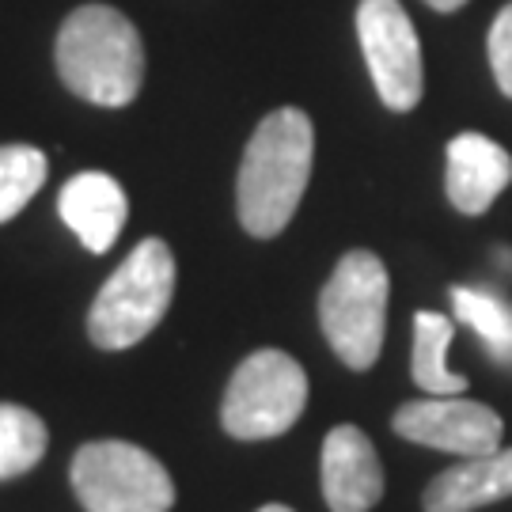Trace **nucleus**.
<instances>
[{"label": "nucleus", "mask_w": 512, "mask_h": 512, "mask_svg": "<svg viewBox=\"0 0 512 512\" xmlns=\"http://www.w3.org/2000/svg\"><path fill=\"white\" fill-rule=\"evenodd\" d=\"M315 129L296 107L270 110L247 141L236 179L239 224L255 239H274L289 228L311 179Z\"/></svg>", "instance_id": "f257e3e1"}, {"label": "nucleus", "mask_w": 512, "mask_h": 512, "mask_svg": "<svg viewBox=\"0 0 512 512\" xmlns=\"http://www.w3.org/2000/svg\"><path fill=\"white\" fill-rule=\"evenodd\" d=\"M57 73L65 88L95 107H126L145 80L137 27L110 4H84L57 31Z\"/></svg>", "instance_id": "f03ea898"}, {"label": "nucleus", "mask_w": 512, "mask_h": 512, "mask_svg": "<svg viewBox=\"0 0 512 512\" xmlns=\"http://www.w3.org/2000/svg\"><path fill=\"white\" fill-rule=\"evenodd\" d=\"M175 255L164 239H141L126 262L107 277L88 311V334L99 349H129L145 342L171 308Z\"/></svg>", "instance_id": "7ed1b4c3"}, {"label": "nucleus", "mask_w": 512, "mask_h": 512, "mask_svg": "<svg viewBox=\"0 0 512 512\" xmlns=\"http://www.w3.org/2000/svg\"><path fill=\"white\" fill-rule=\"evenodd\" d=\"M391 277L380 255L349 251L338 258L334 274L319 293V327L338 361L353 372H368L380 361L387 330Z\"/></svg>", "instance_id": "20e7f679"}, {"label": "nucleus", "mask_w": 512, "mask_h": 512, "mask_svg": "<svg viewBox=\"0 0 512 512\" xmlns=\"http://www.w3.org/2000/svg\"><path fill=\"white\" fill-rule=\"evenodd\" d=\"M308 406V372L285 349H255L228 380L220 425L236 440H270L289 433Z\"/></svg>", "instance_id": "39448f33"}, {"label": "nucleus", "mask_w": 512, "mask_h": 512, "mask_svg": "<svg viewBox=\"0 0 512 512\" xmlns=\"http://www.w3.org/2000/svg\"><path fill=\"white\" fill-rule=\"evenodd\" d=\"M76 501L88 512H171L175 482L160 459L129 440H92L69 467Z\"/></svg>", "instance_id": "423d86ee"}, {"label": "nucleus", "mask_w": 512, "mask_h": 512, "mask_svg": "<svg viewBox=\"0 0 512 512\" xmlns=\"http://www.w3.org/2000/svg\"><path fill=\"white\" fill-rule=\"evenodd\" d=\"M357 38L365 50L372 84L384 107L414 110L425 92V65L414 23L399 0H361L357 4Z\"/></svg>", "instance_id": "0eeeda50"}, {"label": "nucleus", "mask_w": 512, "mask_h": 512, "mask_svg": "<svg viewBox=\"0 0 512 512\" xmlns=\"http://www.w3.org/2000/svg\"><path fill=\"white\" fill-rule=\"evenodd\" d=\"M391 429L414 444L452 452L459 459L497 452L505 437V421L497 418V410L463 395H429L403 403L391 418Z\"/></svg>", "instance_id": "6e6552de"}, {"label": "nucleus", "mask_w": 512, "mask_h": 512, "mask_svg": "<svg viewBox=\"0 0 512 512\" xmlns=\"http://www.w3.org/2000/svg\"><path fill=\"white\" fill-rule=\"evenodd\" d=\"M323 501L330 512H368L384 497V467L357 425H334L323 440Z\"/></svg>", "instance_id": "1a4fd4ad"}, {"label": "nucleus", "mask_w": 512, "mask_h": 512, "mask_svg": "<svg viewBox=\"0 0 512 512\" xmlns=\"http://www.w3.org/2000/svg\"><path fill=\"white\" fill-rule=\"evenodd\" d=\"M57 213L92 255H107L126 228L129 202L126 190L118 186V179H110L107 171H80L61 186Z\"/></svg>", "instance_id": "9d476101"}, {"label": "nucleus", "mask_w": 512, "mask_h": 512, "mask_svg": "<svg viewBox=\"0 0 512 512\" xmlns=\"http://www.w3.org/2000/svg\"><path fill=\"white\" fill-rule=\"evenodd\" d=\"M512 183V156L486 133H459L448 141V202L459 213L478 217Z\"/></svg>", "instance_id": "9b49d317"}, {"label": "nucleus", "mask_w": 512, "mask_h": 512, "mask_svg": "<svg viewBox=\"0 0 512 512\" xmlns=\"http://www.w3.org/2000/svg\"><path fill=\"white\" fill-rule=\"evenodd\" d=\"M512 497V448H497L486 456H467L456 467L440 471L425 494V512H471Z\"/></svg>", "instance_id": "f8f14e48"}, {"label": "nucleus", "mask_w": 512, "mask_h": 512, "mask_svg": "<svg viewBox=\"0 0 512 512\" xmlns=\"http://www.w3.org/2000/svg\"><path fill=\"white\" fill-rule=\"evenodd\" d=\"M456 334V323L440 311H418L414 315V361L410 376L429 395H459L467 391V376L448 368V342Z\"/></svg>", "instance_id": "ddd939ff"}, {"label": "nucleus", "mask_w": 512, "mask_h": 512, "mask_svg": "<svg viewBox=\"0 0 512 512\" xmlns=\"http://www.w3.org/2000/svg\"><path fill=\"white\" fill-rule=\"evenodd\" d=\"M452 311L459 323L475 330L482 346L494 353L497 365L512 368V304L501 300L490 289H471V285H456L452 289Z\"/></svg>", "instance_id": "4468645a"}, {"label": "nucleus", "mask_w": 512, "mask_h": 512, "mask_svg": "<svg viewBox=\"0 0 512 512\" xmlns=\"http://www.w3.org/2000/svg\"><path fill=\"white\" fill-rule=\"evenodd\" d=\"M50 433L35 410L16 403H0V482L27 475L46 456Z\"/></svg>", "instance_id": "2eb2a0df"}, {"label": "nucleus", "mask_w": 512, "mask_h": 512, "mask_svg": "<svg viewBox=\"0 0 512 512\" xmlns=\"http://www.w3.org/2000/svg\"><path fill=\"white\" fill-rule=\"evenodd\" d=\"M46 156L31 145H0V224L12 220L46 183Z\"/></svg>", "instance_id": "dca6fc26"}, {"label": "nucleus", "mask_w": 512, "mask_h": 512, "mask_svg": "<svg viewBox=\"0 0 512 512\" xmlns=\"http://www.w3.org/2000/svg\"><path fill=\"white\" fill-rule=\"evenodd\" d=\"M486 50H490V69H494L497 88H501V95L512 99V4H505L497 12L490 38H486Z\"/></svg>", "instance_id": "f3484780"}, {"label": "nucleus", "mask_w": 512, "mask_h": 512, "mask_svg": "<svg viewBox=\"0 0 512 512\" xmlns=\"http://www.w3.org/2000/svg\"><path fill=\"white\" fill-rule=\"evenodd\" d=\"M429 8H437V12H456V8H463L467 0H425Z\"/></svg>", "instance_id": "a211bd4d"}, {"label": "nucleus", "mask_w": 512, "mask_h": 512, "mask_svg": "<svg viewBox=\"0 0 512 512\" xmlns=\"http://www.w3.org/2000/svg\"><path fill=\"white\" fill-rule=\"evenodd\" d=\"M258 512H293V509H289V505H262Z\"/></svg>", "instance_id": "6ab92c4d"}]
</instances>
